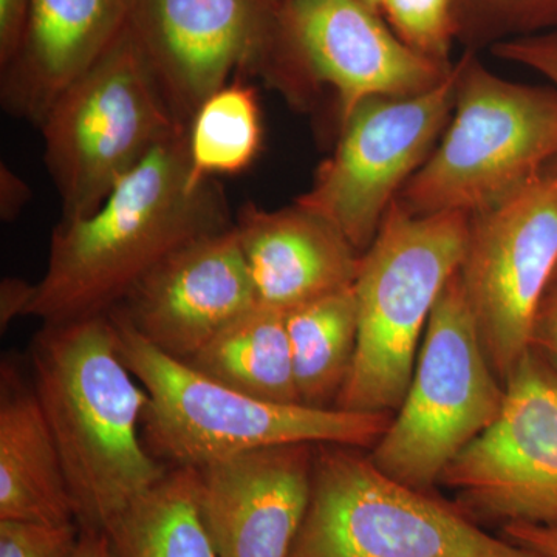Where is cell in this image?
Returning <instances> with one entry per match:
<instances>
[{
    "label": "cell",
    "instance_id": "4316f807",
    "mask_svg": "<svg viewBox=\"0 0 557 557\" xmlns=\"http://www.w3.org/2000/svg\"><path fill=\"white\" fill-rule=\"evenodd\" d=\"M30 0H0V64L10 65L20 50Z\"/></svg>",
    "mask_w": 557,
    "mask_h": 557
},
{
    "label": "cell",
    "instance_id": "277c9868",
    "mask_svg": "<svg viewBox=\"0 0 557 557\" xmlns=\"http://www.w3.org/2000/svg\"><path fill=\"white\" fill-rule=\"evenodd\" d=\"M469 215H413L392 201L355 281L358 341L336 409L397 412L416 370L418 339L467 251Z\"/></svg>",
    "mask_w": 557,
    "mask_h": 557
},
{
    "label": "cell",
    "instance_id": "ba28073f",
    "mask_svg": "<svg viewBox=\"0 0 557 557\" xmlns=\"http://www.w3.org/2000/svg\"><path fill=\"white\" fill-rule=\"evenodd\" d=\"M504 399L457 271L429 317L405 401L370 458L388 478L431 493L450 461L496 421Z\"/></svg>",
    "mask_w": 557,
    "mask_h": 557
},
{
    "label": "cell",
    "instance_id": "ac0fdd59",
    "mask_svg": "<svg viewBox=\"0 0 557 557\" xmlns=\"http://www.w3.org/2000/svg\"><path fill=\"white\" fill-rule=\"evenodd\" d=\"M76 523L60 450L33 381L13 361L0 369V520Z\"/></svg>",
    "mask_w": 557,
    "mask_h": 557
},
{
    "label": "cell",
    "instance_id": "30bf717a",
    "mask_svg": "<svg viewBox=\"0 0 557 557\" xmlns=\"http://www.w3.org/2000/svg\"><path fill=\"white\" fill-rule=\"evenodd\" d=\"M475 523L557 527V370L536 346L505 381L500 413L440 478Z\"/></svg>",
    "mask_w": 557,
    "mask_h": 557
},
{
    "label": "cell",
    "instance_id": "9a60e30c",
    "mask_svg": "<svg viewBox=\"0 0 557 557\" xmlns=\"http://www.w3.org/2000/svg\"><path fill=\"white\" fill-rule=\"evenodd\" d=\"M314 456L317 445L284 443L194 468L219 557H289L309 509Z\"/></svg>",
    "mask_w": 557,
    "mask_h": 557
},
{
    "label": "cell",
    "instance_id": "d6a6232c",
    "mask_svg": "<svg viewBox=\"0 0 557 557\" xmlns=\"http://www.w3.org/2000/svg\"><path fill=\"white\" fill-rule=\"evenodd\" d=\"M359 2L364 3L368 9L375 11V13H381L384 0H359Z\"/></svg>",
    "mask_w": 557,
    "mask_h": 557
},
{
    "label": "cell",
    "instance_id": "3957f363",
    "mask_svg": "<svg viewBox=\"0 0 557 557\" xmlns=\"http://www.w3.org/2000/svg\"><path fill=\"white\" fill-rule=\"evenodd\" d=\"M127 369L149 395L143 440L170 468L211 461L284 443L373 448L392 413H359L265 401L208 379L148 343L120 314L109 313Z\"/></svg>",
    "mask_w": 557,
    "mask_h": 557
},
{
    "label": "cell",
    "instance_id": "e0dca14e",
    "mask_svg": "<svg viewBox=\"0 0 557 557\" xmlns=\"http://www.w3.org/2000/svg\"><path fill=\"white\" fill-rule=\"evenodd\" d=\"M132 0H30L16 57L3 69L9 110L40 124L70 84L127 27Z\"/></svg>",
    "mask_w": 557,
    "mask_h": 557
},
{
    "label": "cell",
    "instance_id": "f546056e",
    "mask_svg": "<svg viewBox=\"0 0 557 557\" xmlns=\"http://www.w3.org/2000/svg\"><path fill=\"white\" fill-rule=\"evenodd\" d=\"M534 346L544 348L545 354L557 362V288L545 296L539 311Z\"/></svg>",
    "mask_w": 557,
    "mask_h": 557
},
{
    "label": "cell",
    "instance_id": "f1b7e54d",
    "mask_svg": "<svg viewBox=\"0 0 557 557\" xmlns=\"http://www.w3.org/2000/svg\"><path fill=\"white\" fill-rule=\"evenodd\" d=\"M504 537L544 557H557V527L512 523L502 528Z\"/></svg>",
    "mask_w": 557,
    "mask_h": 557
},
{
    "label": "cell",
    "instance_id": "1f68e13d",
    "mask_svg": "<svg viewBox=\"0 0 557 557\" xmlns=\"http://www.w3.org/2000/svg\"><path fill=\"white\" fill-rule=\"evenodd\" d=\"M73 557H106L104 534L98 531H81L78 548Z\"/></svg>",
    "mask_w": 557,
    "mask_h": 557
},
{
    "label": "cell",
    "instance_id": "8992f818",
    "mask_svg": "<svg viewBox=\"0 0 557 557\" xmlns=\"http://www.w3.org/2000/svg\"><path fill=\"white\" fill-rule=\"evenodd\" d=\"M62 220L86 218L157 146L186 129L131 25L40 121Z\"/></svg>",
    "mask_w": 557,
    "mask_h": 557
},
{
    "label": "cell",
    "instance_id": "2e32d148",
    "mask_svg": "<svg viewBox=\"0 0 557 557\" xmlns=\"http://www.w3.org/2000/svg\"><path fill=\"white\" fill-rule=\"evenodd\" d=\"M259 302L288 311L354 287L362 255L321 215L245 205L234 222Z\"/></svg>",
    "mask_w": 557,
    "mask_h": 557
},
{
    "label": "cell",
    "instance_id": "5bb4252c",
    "mask_svg": "<svg viewBox=\"0 0 557 557\" xmlns=\"http://www.w3.org/2000/svg\"><path fill=\"white\" fill-rule=\"evenodd\" d=\"M258 304L233 225L172 252L110 313L186 362Z\"/></svg>",
    "mask_w": 557,
    "mask_h": 557
},
{
    "label": "cell",
    "instance_id": "cb8c5ba5",
    "mask_svg": "<svg viewBox=\"0 0 557 557\" xmlns=\"http://www.w3.org/2000/svg\"><path fill=\"white\" fill-rule=\"evenodd\" d=\"M456 7L457 0H384L381 13L409 49L449 69L450 46L457 38Z\"/></svg>",
    "mask_w": 557,
    "mask_h": 557
},
{
    "label": "cell",
    "instance_id": "603a6c76",
    "mask_svg": "<svg viewBox=\"0 0 557 557\" xmlns=\"http://www.w3.org/2000/svg\"><path fill=\"white\" fill-rule=\"evenodd\" d=\"M457 38L469 47L496 46L557 32V0H457Z\"/></svg>",
    "mask_w": 557,
    "mask_h": 557
},
{
    "label": "cell",
    "instance_id": "7402d4cb",
    "mask_svg": "<svg viewBox=\"0 0 557 557\" xmlns=\"http://www.w3.org/2000/svg\"><path fill=\"white\" fill-rule=\"evenodd\" d=\"M262 139L258 97L239 78L214 91L194 113L188 153L194 182L247 170Z\"/></svg>",
    "mask_w": 557,
    "mask_h": 557
},
{
    "label": "cell",
    "instance_id": "4dcf8cb0",
    "mask_svg": "<svg viewBox=\"0 0 557 557\" xmlns=\"http://www.w3.org/2000/svg\"><path fill=\"white\" fill-rule=\"evenodd\" d=\"M28 200V190L25 183H22L10 170H2V215L3 219H11L20 212Z\"/></svg>",
    "mask_w": 557,
    "mask_h": 557
},
{
    "label": "cell",
    "instance_id": "7c38bea8",
    "mask_svg": "<svg viewBox=\"0 0 557 557\" xmlns=\"http://www.w3.org/2000/svg\"><path fill=\"white\" fill-rule=\"evenodd\" d=\"M453 69L409 49L359 0H282L267 78L295 101L329 84L344 121L369 98L434 89Z\"/></svg>",
    "mask_w": 557,
    "mask_h": 557
},
{
    "label": "cell",
    "instance_id": "52a82bcc",
    "mask_svg": "<svg viewBox=\"0 0 557 557\" xmlns=\"http://www.w3.org/2000/svg\"><path fill=\"white\" fill-rule=\"evenodd\" d=\"M289 557H544L491 536L457 505L388 478L354 446L317 445Z\"/></svg>",
    "mask_w": 557,
    "mask_h": 557
},
{
    "label": "cell",
    "instance_id": "484cf974",
    "mask_svg": "<svg viewBox=\"0 0 557 557\" xmlns=\"http://www.w3.org/2000/svg\"><path fill=\"white\" fill-rule=\"evenodd\" d=\"M491 49L502 60L518 62L536 70L557 91V32L504 40Z\"/></svg>",
    "mask_w": 557,
    "mask_h": 557
},
{
    "label": "cell",
    "instance_id": "4fadbf2b",
    "mask_svg": "<svg viewBox=\"0 0 557 557\" xmlns=\"http://www.w3.org/2000/svg\"><path fill=\"white\" fill-rule=\"evenodd\" d=\"M282 0H132L129 25L172 112L194 113L239 72L267 78Z\"/></svg>",
    "mask_w": 557,
    "mask_h": 557
},
{
    "label": "cell",
    "instance_id": "44dd1931",
    "mask_svg": "<svg viewBox=\"0 0 557 557\" xmlns=\"http://www.w3.org/2000/svg\"><path fill=\"white\" fill-rule=\"evenodd\" d=\"M285 321L300 403L335 409L357 351L354 287L285 311Z\"/></svg>",
    "mask_w": 557,
    "mask_h": 557
},
{
    "label": "cell",
    "instance_id": "83f0119b",
    "mask_svg": "<svg viewBox=\"0 0 557 557\" xmlns=\"http://www.w3.org/2000/svg\"><path fill=\"white\" fill-rule=\"evenodd\" d=\"M35 298V284L22 278L9 277L0 285V327L9 329L17 317H28V310Z\"/></svg>",
    "mask_w": 557,
    "mask_h": 557
},
{
    "label": "cell",
    "instance_id": "6da1fadb",
    "mask_svg": "<svg viewBox=\"0 0 557 557\" xmlns=\"http://www.w3.org/2000/svg\"><path fill=\"white\" fill-rule=\"evenodd\" d=\"M233 225L214 180L190 175L186 127L124 175L97 211L62 220L28 317L44 324L104 317L172 252Z\"/></svg>",
    "mask_w": 557,
    "mask_h": 557
},
{
    "label": "cell",
    "instance_id": "836d02e7",
    "mask_svg": "<svg viewBox=\"0 0 557 557\" xmlns=\"http://www.w3.org/2000/svg\"><path fill=\"white\" fill-rule=\"evenodd\" d=\"M553 282H557V270H556L555 278H553Z\"/></svg>",
    "mask_w": 557,
    "mask_h": 557
},
{
    "label": "cell",
    "instance_id": "7a4b0ae2",
    "mask_svg": "<svg viewBox=\"0 0 557 557\" xmlns=\"http://www.w3.org/2000/svg\"><path fill=\"white\" fill-rule=\"evenodd\" d=\"M30 364L76 523L102 533L168 472L143 440L148 392L124 364L109 314L44 324Z\"/></svg>",
    "mask_w": 557,
    "mask_h": 557
},
{
    "label": "cell",
    "instance_id": "ffe728a7",
    "mask_svg": "<svg viewBox=\"0 0 557 557\" xmlns=\"http://www.w3.org/2000/svg\"><path fill=\"white\" fill-rule=\"evenodd\" d=\"M102 534L106 557H219L201 522L194 468L168 469Z\"/></svg>",
    "mask_w": 557,
    "mask_h": 557
},
{
    "label": "cell",
    "instance_id": "5b68a950",
    "mask_svg": "<svg viewBox=\"0 0 557 557\" xmlns=\"http://www.w3.org/2000/svg\"><path fill=\"white\" fill-rule=\"evenodd\" d=\"M456 116L395 200L413 215H472L557 161V91L493 75L469 50L456 64Z\"/></svg>",
    "mask_w": 557,
    "mask_h": 557
},
{
    "label": "cell",
    "instance_id": "8fae6325",
    "mask_svg": "<svg viewBox=\"0 0 557 557\" xmlns=\"http://www.w3.org/2000/svg\"><path fill=\"white\" fill-rule=\"evenodd\" d=\"M457 67L413 97H375L341 121L335 152L296 203L336 226L359 255L368 251L392 201L423 166L456 106Z\"/></svg>",
    "mask_w": 557,
    "mask_h": 557
},
{
    "label": "cell",
    "instance_id": "d6986e66",
    "mask_svg": "<svg viewBox=\"0 0 557 557\" xmlns=\"http://www.w3.org/2000/svg\"><path fill=\"white\" fill-rule=\"evenodd\" d=\"M208 379L265 401L302 405L285 311L252 307L186 361Z\"/></svg>",
    "mask_w": 557,
    "mask_h": 557
},
{
    "label": "cell",
    "instance_id": "9c48e42d",
    "mask_svg": "<svg viewBox=\"0 0 557 557\" xmlns=\"http://www.w3.org/2000/svg\"><path fill=\"white\" fill-rule=\"evenodd\" d=\"M557 270V161L497 207L469 215L461 284L491 368L505 384L534 346Z\"/></svg>",
    "mask_w": 557,
    "mask_h": 557
},
{
    "label": "cell",
    "instance_id": "d4e9b609",
    "mask_svg": "<svg viewBox=\"0 0 557 557\" xmlns=\"http://www.w3.org/2000/svg\"><path fill=\"white\" fill-rule=\"evenodd\" d=\"M79 536L78 523L0 520V557H73Z\"/></svg>",
    "mask_w": 557,
    "mask_h": 557
}]
</instances>
